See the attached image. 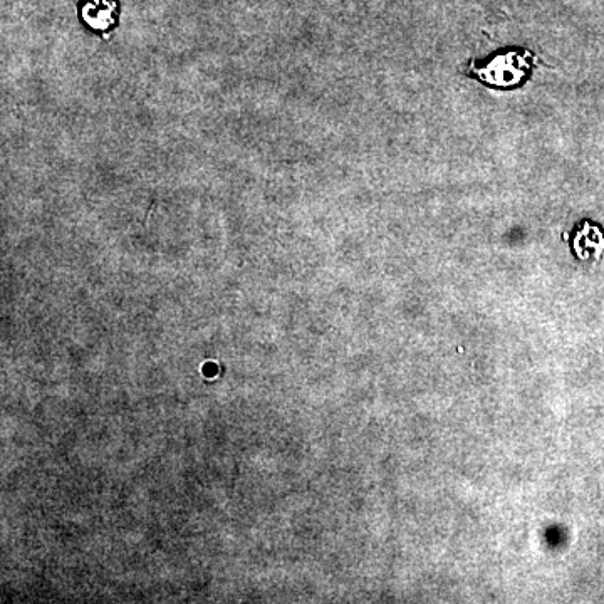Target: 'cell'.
<instances>
[{"instance_id":"cell-2","label":"cell","mask_w":604,"mask_h":604,"mask_svg":"<svg viewBox=\"0 0 604 604\" xmlns=\"http://www.w3.org/2000/svg\"><path fill=\"white\" fill-rule=\"evenodd\" d=\"M83 17L96 31H106L115 22L116 4L113 0H89L84 6Z\"/></svg>"},{"instance_id":"cell-1","label":"cell","mask_w":604,"mask_h":604,"mask_svg":"<svg viewBox=\"0 0 604 604\" xmlns=\"http://www.w3.org/2000/svg\"><path fill=\"white\" fill-rule=\"evenodd\" d=\"M534 56L527 51H507L497 54L487 64H472L470 73L495 88H512L527 78Z\"/></svg>"}]
</instances>
